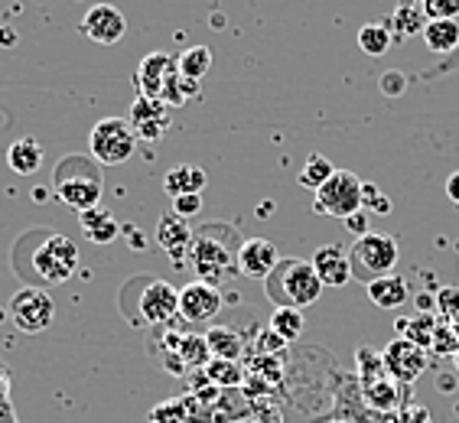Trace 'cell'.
Returning <instances> with one entry per match:
<instances>
[{
  "label": "cell",
  "instance_id": "obj_1",
  "mask_svg": "<svg viewBox=\"0 0 459 423\" xmlns=\"http://www.w3.org/2000/svg\"><path fill=\"white\" fill-rule=\"evenodd\" d=\"M101 189H105V179H101V169L91 157H69L56 167V199L65 209L79 212V215L95 209V205H101Z\"/></svg>",
  "mask_w": 459,
  "mask_h": 423
},
{
  "label": "cell",
  "instance_id": "obj_2",
  "mask_svg": "<svg viewBox=\"0 0 459 423\" xmlns=\"http://www.w3.org/2000/svg\"><path fill=\"white\" fill-rule=\"evenodd\" d=\"M221 229H205L193 238L189 247V264L199 273V281L219 287L221 281H229L231 273L238 271V247H231V241L219 238Z\"/></svg>",
  "mask_w": 459,
  "mask_h": 423
},
{
  "label": "cell",
  "instance_id": "obj_3",
  "mask_svg": "<svg viewBox=\"0 0 459 423\" xmlns=\"http://www.w3.org/2000/svg\"><path fill=\"white\" fill-rule=\"evenodd\" d=\"M137 134L131 131V124L124 117H101L89 134V153L101 167H117L127 163L137 151Z\"/></svg>",
  "mask_w": 459,
  "mask_h": 423
},
{
  "label": "cell",
  "instance_id": "obj_4",
  "mask_svg": "<svg viewBox=\"0 0 459 423\" xmlns=\"http://www.w3.org/2000/svg\"><path fill=\"white\" fill-rule=\"evenodd\" d=\"M313 209H316V215H329L339 221L362 212V179L355 177L352 169H336L313 193Z\"/></svg>",
  "mask_w": 459,
  "mask_h": 423
},
{
  "label": "cell",
  "instance_id": "obj_5",
  "mask_svg": "<svg viewBox=\"0 0 459 423\" xmlns=\"http://www.w3.org/2000/svg\"><path fill=\"white\" fill-rule=\"evenodd\" d=\"M323 287L326 283L319 281V273L313 271V261H300V257H290V261H283L277 264V297L281 303L277 306H297V309H307L323 297Z\"/></svg>",
  "mask_w": 459,
  "mask_h": 423
},
{
  "label": "cell",
  "instance_id": "obj_6",
  "mask_svg": "<svg viewBox=\"0 0 459 423\" xmlns=\"http://www.w3.org/2000/svg\"><path fill=\"white\" fill-rule=\"evenodd\" d=\"M36 277L46 283H65L72 273L79 271V247L65 235H46L39 245L33 247L30 257Z\"/></svg>",
  "mask_w": 459,
  "mask_h": 423
},
{
  "label": "cell",
  "instance_id": "obj_7",
  "mask_svg": "<svg viewBox=\"0 0 459 423\" xmlns=\"http://www.w3.org/2000/svg\"><path fill=\"white\" fill-rule=\"evenodd\" d=\"M352 271L355 277H365V281H375V277H385V273L394 271L398 264V241L391 238V235H381V231H368L362 238H355L352 251Z\"/></svg>",
  "mask_w": 459,
  "mask_h": 423
},
{
  "label": "cell",
  "instance_id": "obj_8",
  "mask_svg": "<svg viewBox=\"0 0 459 423\" xmlns=\"http://www.w3.org/2000/svg\"><path fill=\"white\" fill-rule=\"evenodd\" d=\"M10 319H13L17 332H23V335L46 332L56 319L53 297L46 290H39V287H23V290H17L10 297Z\"/></svg>",
  "mask_w": 459,
  "mask_h": 423
},
{
  "label": "cell",
  "instance_id": "obj_9",
  "mask_svg": "<svg viewBox=\"0 0 459 423\" xmlns=\"http://www.w3.org/2000/svg\"><path fill=\"white\" fill-rule=\"evenodd\" d=\"M381 358H385V371H388V378L398 381L401 388L414 384V381L430 368V352L420 349V345H414V342H407V339H401V335H394V339L385 345Z\"/></svg>",
  "mask_w": 459,
  "mask_h": 423
},
{
  "label": "cell",
  "instance_id": "obj_10",
  "mask_svg": "<svg viewBox=\"0 0 459 423\" xmlns=\"http://www.w3.org/2000/svg\"><path fill=\"white\" fill-rule=\"evenodd\" d=\"M124 121L131 124V131L137 134V141L157 143V141H163L167 131L173 127V108L163 105L160 98L137 95L134 105L127 108V117H124Z\"/></svg>",
  "mask_w": 459,
  "mask_h": 423
},
{
  "label": "cell",
  "instance_id": "obj_11",
  "mask_svg": "<svg viewBox=\"0 0 459 423\" xmlns=\"http://www.w3.org/2000/svg\"><path fill=\"white\" fill-rule=\"evenodd\" d=\"M221 303H225V297L219 293V287H212V283L205 281H193L179 290V316L186 323L203 326V323H212L219 316Z\"/></svg>",
  "mask_w": 459,
  "mask_h": 423
},
{
  "label": "cell",
  "instance_id": "obj_12",
  "mask_svg": "<svg viewBox=\"0 0 459 423\" xmlns=\"http://www.w3.org/2000/svg\"><path fill=\"white\" fill-rule=\"evenodd\" d=\"M82 33L89 36L98 46H115L127 33V20L115 4H95L89 7V13L82 17Z\"/></svg>",
  "mask_w": 459,
  "mask_h": 423
},
{
  "label": "cell",
  "instance_id": "obj_13",
  "mask_svg": "<svg viewBox=\"0 0 459 423\" xmlns=\"http://www.w3.org/2000/svg\"><path fill=\"white\" fill-rule=\"evenodd\" d=\"M179 313V290L167 281H147L141 293V316L151 326H167Z\"/></svg>",
  "mask_w": 459,
  "mask_h": 423
},
{
  "label": "cell",
  "instance_id": "obj_14",
  "mask_svg": "<svg viewBox=\"0 0 459 423\" xmlns=\"http://www.w3.org/2000/svg\"><path fill=\"white\" fill-rule=\"evenodd\" d=\"M281 264L274 241L267 238H245L238 245V273L247 281H267Z\"/></svg>",
  "mask_w": 459,
  "mask_h": 423
},
{
  "label": "cell",
  "instance_id": "obj_15",
  "mask_svg": "<svg viewBox=\"0 0 459 423\" xmlns=\"http://www.w3.org/2000/svg\"><path fill=\"white\" fill-rule=\"evenodd\" d=\"M193 229H189V221L179 219L177 212H167V215H160L157 221V245L167 251V257L173 264H186L189 261V247H193Z\"/></svg>",
  "mask_w": 459,
  "mask_h": 423
},
{
  "label": "cell",
  "instance_id": "obj_16",
  "mask_svg": "<svg viewBox=\"0 0 459 423\" xmlns=\"http://www.w3.org/2000/svg\"><path fill=\"white\" fill-rule=\"evenodd\" d=\"M313 271L319 273V281L326 283V287H345V283L355 277L352 257H349V251H345L342 245L316 247V255H313Z\"/></svg>",
  "mask_w": 459,
  "mask_h": 423
},
{
  "label": "cell",
  "instance_id": "obj_17",
  "mask_svg": "<svg viewBox=\"0 0 459 423\" xmlns=\"http://www.w3.org/2000/svg\"><path fill=\"white\" fill-rule=\"evenodd\" d=\"M173 72H177V59H173L169 53L143 56L137 72H134L137 91H141L143 98H160L163 95V85H167V79L173 75Z\"/></svg>",
  "mask_w": 459,
  "mask_h": 423
},
{
  "label": "cell",
  "instance_id": "obj_18",
  "mask_svg": "<svg viewBox=\"0 0 459 423\" xmlns=\"http://www.w3.org/2000/svg\"><path fill=\"white\" fill-rule=\"evenodd\" d=\"M205 186H209V177H205V169L195 167V163H177V167L163 177V193H167L169 199L189 195V193L203 195Z\"/></svg>",
  "mask_w": 459,
  "mask_h": 423
},
{
  "label": "cell",
  "instance_id": "obj_19",
  "mask_svg": "<svg viewBox=\"0 0 459 423\" xmlns=\"http://www.w3.org/2000/svg\"><path fill=\"white\" fill-rule=\"evenodd\" d=\"M368 300L378 309H398L411 300V287L401 273H385V277L368 281Z\"/></svg>",
  "mask_w": 459,
  "mask_h": 423
},
{
  "label": "cell",
  "instance_id": "obj_20",
  "mask_svg": "<svg viewBox=\"0 0 459 423\" xmlns=\"http://www.w3.org/2000/svg\"><path fill=\"white\" fill-rule=\"evenodd\" d=\"M79 225H82V235L91 241V245H111V241L121 235V221L111 215L108 209H101V205H95V209L82 212L79 215Z\"/></svg>",
  "mask_w": 459,
  "mask_h": 423
},
{
  "label": "cell",
  "instance_id": "obj_21",
  "mask_svg": "<svg viewBox=\"0 0 459 423\" xmlns=\"http://www.w3.org/2000/svg\"><path fill=\"white\" fill-rule=\"evenodd\" d=\"M7 167L17 177H33L36 169L43 167V147L36 143V137H20L7 147Z\"/></svg>",
  "mask_w": 459,
  "mask_h": 423
},
{
  "label": "cell",
  "instance_id": "obj_22",
  "mask_svg": "<svg viewBox=\"0 0 459 423\" xmlns=\"http://www.w3.org/2000/svg\"><path fill=\"white\" fill-rule=\"evenodd\" d=\"M169 349L179 355V365L183 368H205L212 362V349H209V339L195 332H186L183 339H169Z\"/></svg>",
  "mask_w": 459,
  "mask_h": 423
},
{
  "label": "cell",
  "instance_id": "obj_23",
  "mask_svg": "<svg viewBox=\"0 0 459 423\" xmlns=\"http://www.w3.org/2000/svg\"><path fill=\"white\" fill-rule=\"evenodd\" d=\"M437 326H440V319L437 316H430V313H417V316H401L398 323H394V332H398L401 339H407V342H414L430 352Z\"/></svg>",
  "mask_w": 459,
  "mask_h": 423
},
{
  "label": "cell",
  "instance_id": "obj_24",
  "mask_svg": "<svg viewBox=\"0 0 459 423\" xmlns=\"http://www.w3.org/2000/svg\"><path fill=\"white\" fill-rule=\"evenodd\" d=\"M420 36H424L430 53L446 56L453 49H459V20H427V27Z\"/></svg>",
  "mask_w": 459,
  "mask_h": 423
},
{
  "label": "cell",
  "instance_id": "obj_25",
  "mask_svg": "<svg viewBox=\"0 0 459 423\" xmlns=\"http://www.w3.org/2000/svg\"><path fill=\"white\" fill-rule=\"evenodd\" d=\"M427 27V13L420 7H411V4H401L388 20V30L394 36V43H404L407 36L414 33H424Z\"/></svg>",
  "mask_w": 459,
  "mask_h": 423
},
{
  "label": "cell",
  "instance_id": "obj_26",
  "mask_svg": "<svg viewBox=\"0 0 459 423\" xmlns=\"http://www.w3.org/2000/svg\"><path fill=\"white\" fill-rule=\"evenodd\" d=\"M362 394L375 410H394L401 404V384L394 378H388V375L362 384Z\"/></svg>",
  "mask_w": 459,
  "mask_h": 423
},
{
  "label": "cell",
  "instance_id": "obj_27",
  "mask_svg": "<svg viewBox=\"0 0 459 423\" xmlns=\"http://www.w3.org/2000/svg\"><path fill=\"white\" fill-rule=\"evenodd\" d=\"M205 339H209L212 358H221V362H238L241 352H245V342H241V335L231 332V329L212 326L209 332H205Z\"/></svg>",
  "mask_w": 459,
  "mask_h": 423
},
{
  "label": "cell",
  "instance_id": "obj_28",
  "mask_svg": "<svg viewBox=\"0 0 459 423\" xmlns=\"http://www.w3.org/2000/svg\"><path fill=\"white\" fill-rule=\"evenodd\" d=\"M303 309H297V306H277L274 309V316H271V332L281 339V342H293V339H300L303 335Z\"/></svg>",
  "mask_w": 459,
  "mask_h": 423
},
{
  "label": "cell",
  "instance_id": "obj_29",
  "mask_svg": "<svg viewBox=\"0 0 459 423\" xmlns=\"http://www.w3.org/2000/svg\"><path fill=\"white\" fill-rule=\"evenodd\" d=\"M177 69L183 79H205V72L212 69V49L209 46H189L183 56L177 59Z\"/></svg>",
  "mask_w": 459,
  "mask_h": 423
},
{
  "label": "cell",
  "instance_id": "obj_30",
  "mask_svg": "<svg viewBox=\"0 0 459 423\" xmlns=\"http://www.w3.org/2000/svg\"><path fill=\"white\" fill-rule=\"evenodd\" d=\"M394 46V36H391L388 23H365L359 30V49L365 56H385Z\"/></svg>",
  "mask_w": 459,
  "mask_h": 423
},
{
  "label": "cell",
  "instance_id": "obj_31",
  "mask_svg": "<svg viewBox=\"0 0 459 423\" xmlns=\"http://www.w3.org/2000/svg\"><path fill=\"white\" fill-rule=\"evenodd\" d=\"M333 173H336V167H333V163H329V160L323 157V153H309V160L303 163L297 183H300L303 189H313V193H316L319 186L326 183V179L333 177Z\"/></svg>",
  "mask_w": 459,
  "mask_h": 423
},
{
  "label": "cell",
  "instance_id": "obj_32",
  "mask_svg": "<svg viewBox=\"0 0 459 423\" xmlns=\"http://www.w3.org/2000/svg\"><path fill=\"white\" fill-rule=\"evenodd\" d=\"M205 375L212 381L215 388H241L245 384V368L238 362H221V358H212V362L205 365Z\"/></svg>",
  "mask_w": 459,
  "mask_h": 423
},
{
  "label": "cell",
  "instance_id": "obj_33",
  "mask_svg": "<svg viewBox=\"0 0 459 423\" xmlns=\"http://www.w3.org/2000/svg\"><path fill=\"white\" fill-rule=\"evenodd\" d=\"M355 362H359V375H362V384H368V381L381 378V375H388V371H385V358H381V352H375V349H368V345H362V349L355 352Z\"/></svg>",
  "mask_w": 459,
  "mask_h": 423
},
{
  "label": "cell",
  "instance_id": "obj_34",
  "mask_svg": "<svg viewBox=\"0 0 459 423\" xmlns=\"http://www.w3.org/2000/svg\"><path fill=\"white\" fill-rule=\"evenodd\" d=\"M430 352L440 355V358H453V355H459V335L450 323H440V326H437L433 342H430Z\"/></svg>",
  "mask_w": 459,
  "mask_h": 423
},
{
  "label": "cell",
  "instance_id": "obj_35",
  "mask_svg": "<svg viewBox=\"0 0 459 423\" xmlns=\"http://www.w3.org/2000/svg\"><path fill=\"white\" fill-rule=\"evenodd\" d=\"M151 423H189L183 397H173V401H163L160 407H153V410H151Z\"/></svg>",
  "mask_w": 459,
  "mask_h": 423
},
{
  "label": "cell",
  "instance_id": "obj_36",
  "mask_svg": "<svg viewBox=\"0 0 459 423\" xmlns=\"http://www.w3.org/2000/svg\"><path fill=\"white\" fill-rule=\"evenodd\" d=\"M362 209L375 212V215H391L394 205H391V199L375 183H362Z\"/></svg>",
  "mask_w": 459,
  "mask_h": 423
},
{
  "label": "cell",
  "instance_id": "obj_37",
  "mask_svg": "<svg viewBox=\"0 0 459 423\" xmlns=\"http://www.w3.org/2000/svg\"><path fill=\"white\" fill-rule=\"evenodd\" d=\"M420 10L427 13V20H456L459 0H420Z\"/></svg>",
  "mask_w": 459,
  "mask_h": 423
},
{
  "label": "cell",
  "instance_id": "obj_38",
  "mask_svg": "<svg viewBox=\"0 0 459 423\" xmlns=\"http://www.w3.org/2000/svg\"><path fill=\"white\" fill-rule=\"evenodd\" d=\"M407 85H411V79H407L404 72H398V69H391V72H385L378 79V89H381V95H388V98H398V95H404L407 91Z\"/></svg>",
  "mask_w": 459,
  "mask_h": 423
},
{
  "label": "cell",
  "instance_id": "obj_39",
  "mask_svg": "<svg viewBox=\"0 0 459 423\" xmlns=\"http://www.w3.org/2000/svg\"><path fill=\"white\" fill-rule=\"evenodd\" d=\"M0 423H17L13 404H10V371L0 365Z\"/></svg>",
  "mask_w": 459,
  "mask_h": 423
},
{
  "label": "cell",
  "instance_id": "obj_40",
  "mask_svg": "<svg viewBox=\"0 0 459 423\" xmlns=\"http://www.w3.org/2000/svg\"><path fill=\"white\" fill-rule=\"evenodd\" d=\"M173 212H177L179 219H195L199 212H203V195H195V193H189V195H177L173 199Z\"/></svg>",
  "mask_w": 459,
  "mask_h": 423
},
{
  "label": "cell",
  "instance_id": "obj_41",
  "mask_svg": "<svg viewBox=\"0 0 459 423\" xmlns=\"http://www.w3.org/2000/svg\"><path fill=\"white\" fill-rule=\"evenodd\" d=\"M437 306H440L443 323H453V319L459 316V290H453V287L440 290V297H437Z\"/></svg>",
  "mask_w": 459,
  "mask_h": 423
},
{
  "label": "cell",
  "instance_id": "obj_42",
  "mask_svg": "<svg viewBox=\"0 0 459 423\" xmlns=\"http://www.w3.org/2000/svg\"><path fill=\"white\" fill-rule=\"evenodd\" d=\"M394 423H433V417H430V410H427V407L404 404V407H398V420H394Z\"/></svg>",
  "mask_w": 459,
  "mask_h": 423
},
{
  "label": "cell",
  "instance_id": "obj_43",
  "mask_svg": "<svg viewBox=\"0 0 459 423\" xmlns=\"http://www.w3.org/2000/svg\"><path fill=\"white\" fill-rule=\"evenodd\" d=\"M342 225H345V229H349V231H352V235H355V238H362V235H368V225H371V221H368V212H355V215H349V219H345L342 221Z\"/></svg>",
  "mask_w": 459,
  "mask_h": 423
},
{
  "label": "cell",
  "instance_id": "obj_44",
  "mask_svg": "<svg viewBox=\"0 0 459 423\" xmlns=\"http://www.w3.org/2000/svg\"><path fill=\"white\" fill-rule=\"evenodd\" d=\"M446 199H450L453 205H459V169L446 177Z\"/></svg>",
  "mask_w": 459,
  "mask_h": 423
},
{
  "label": "cell",
  "instance_id": "obj_45",
  "mask_svg": "<svg viewBox=\"0 0 459 423\" xmlns=\"http://www.w3.org/2000/svg\"><path fill=\"white\" fill-rule=\"evenodd\" d=\"M124 235H131L134 251H147V241H143V235L137 229H134V225H127V229H124Z\"/></svg>",
  "mask_w": 459,
  "mask_h": 423
},
{
  "label": "cell",
  "instance_id": "obj_46",
  "mask_svg": "<svg viewBox=\"0 0 459 423\" xmlns=\"http://www.w3.org/2000/svg\"><path fill=\"white\" fill-rule=\"evenodd\" d=\"M13 43H17V33H13V30H0V46H7L10 49Z\"/></svg>",
  "mask_w": 459,
  "mask_h": 423
},
{
  "label": "cell",
  "instance_id": "obj_47",
  "mask_svg": "<svg viewBox=\"0 0 459 423\" xmlns=\"http://www.w3.org/2000/svg\"><path fill=\"white\" fill-rule=\"evenodd\" d=\"M336 423H349V420H336Z\"/></svg>",
  "mask_w": 459,
  "mask_h": 423
},
{
  "label": "cell",
  "instance_id": "obj_48",
  "mask_svg": "<svg viewBox=\"0 0 459 423\" xmlns=\"http://www.w3.org/2000/svg\"><path fill=\"white\" fill-rule=\"evenodd\" d=\"M456 365H459V355H456Z\"/></svg>",
  "mask_w": 459,
  "mask_h": 423
}]
</instances>
